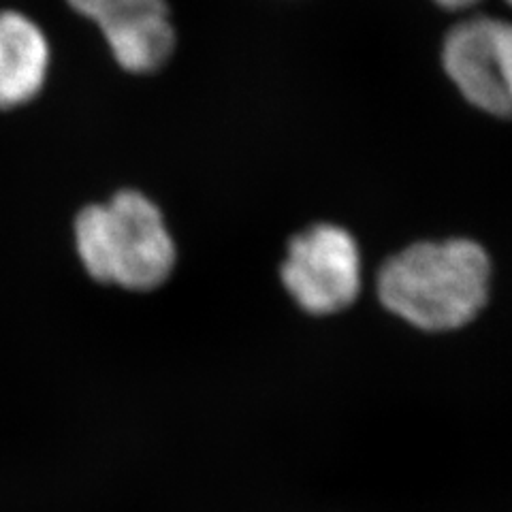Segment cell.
<instances>
[{"label": "cell", "instance_id": "6da1fadb", "mask_svg": "<svg viewBox=\"0 0 512 512\" xmlns=\"http://www.w3.org/2000/svg\"><path fill=\"white\" fill-rule=\"evenodd\" d=\"M487 252L470 239L416 244L380 271V301L427 331L457 329L483 310L489 293Z\"/></svg>", "mask_w": 512, "mask_h": 512}, {"label": "cell", "instance_id": "7a4b0ae2", "mask_svg": "<svg viewBox=\"0 0 512 512\" xmlns=\"http://www.w3.org/2000/svg\"><path fill=\"white\" fill-rule=\"evenodd\" d=\"M75 244L94 280L131 291H152L169 278L175 263L163 214L135 190L82 210L75 220Z\"/></svg>", "mask_w": 512, "mask_h": 512}, {"label": "cell", "instance_id": "3957f363", "mask_svg": "<svg viewBox=\"0 0 512 512\" xmlns=\"http://www.w3.org/2000/svg\"><path fill=\"white\" fill-rule=\"evenodd\" d=\"M442 62L474 107L512 118V22L489 15L463 20L448 30Z\"/></svg>", "mask_w": 512, "mask_h": 512}, {"label": "cell", "instance_id": "277c9868", "mask_svg": "<svg viewBox=\"0 0 512 512\" xmlns=\"http://www.w3.org/2000/svg\"><path fill=\"white\" fill-rule=\"evenodd\" d=\"M288 293L310 314L348 308L361 288V259L355 239L333 224L297 235L282 265Z\"/></svg>", "mask_w": 512, "mask_h": 512}, {"label": "cell", "instance_id": "5b68a950", "mask_svg": "<svg viewBox=\"0 0 512 512\" xmlns=\"http://www.w3.org/2000/svg\"><path fill=\"white\" fill-rule=\"evenodd\" d=\"M45 32L18 11H0V109L20 107L41 92L50 71Z\"/></svg>", "mask_w": 512, "mask_h": 512}, {"label": "cell", "instance_id": "8992f818", "mask_svg": "<svg viewBox=\"0 0 512 512\" xmlns=\"http://www.w3.org/2000/svg\"><path fill=\"white\" fill-rule=\"evenodd\" d=\"M99 28L116 62L131 73L158 71L175 45V30L165 0H141Z\"/></svg>", "mask_w": 512, "mask_h": 512}, {"label": "cell", "instance_id": "52a82bcc", "mask_svg": "<svg viewBox=\"0 0 512 512\" xmlns=\"http://www.w3.org/2000/svg\"><path fill=\"white\" fill-rule=\"evenodd\" d=\"M67 3L84 18L92 20L96 26H101L103 22L116 18V15L124 13L126 9H131L139 5L141 0H67Z\"/></svg>", "mask_w": 512, "mask_h": 512}, {"label": "cell", "instance_id": "ba28073f", "mask_svg": "<svg viewBox=\"0 0 512 512\" xmlns=\"http://www.w3.org/2000/svg\"><path fill=\"white\" fill-rule=\"evenodd\" d=\"M436 3L444 9H451V11H459V9H468L474 7L480 0H436Z\"/></svg>", "mask_w": 512, "mask_h": 512}, {"label": "cell", "instance_id": "9c48e42d", "mask_svg": "<svg viewBox=\"0 0 512 512\" xmlns=\"http://www.w3.org/2000/svg\"><path fill=\"white\" fill-rule=\"evenodd\" d=\"M506 3H508V5H510V7H512V0H506Z\"/></svg>", "mask_w": 512, "mask_h": 512}]
</instances>
